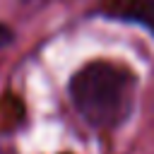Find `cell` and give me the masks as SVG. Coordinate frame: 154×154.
Returning a JSON list of instances; mask_svg holds the SVG:
<instances>
[{"instance_id": "cell-1", "label": "cell", "mask_w": 154, "mask_h": 154, "mask_svg": "<svg viewBox=\"0 0 154 154\" xmlns=\"http://www.w3.org/2000/svg\"><path fill=\"white\" fill-rule=\"evenodd\" d=\"M67 94L91 128H118L132 111L135 75L123 65L94 60L70 77Z\"/></svg>"}, {"instance_id": "cell-2", "label": "cell", "mask_w": 154, "mask_h": 154, "mask_svg": "<svg viewBox=\"0 0 154 154\" xmlns=\"http://www.w3.org/2000/svg\"><path fill=\"white\" fill-rule=\"evenodd\" d=\"M120 17L128 22H135V24H140L154 34V0H140L130 10H125Z\"/></svg>"}, {"instance_id": "cell-3", "label": "cell", "mask_w": 154, "mask_h": 154, "mask_svg": "<svg viewBox=\"0 0 154 154\" xmlns=\"http://www.w3.org/2000/svg\"><path fill=\"white\" fill-rule=\"evenodd\" d=\"M10 41H12V31H10V26L0 24V46H5V43H10Z\"/></svg>"}]
</instances>
